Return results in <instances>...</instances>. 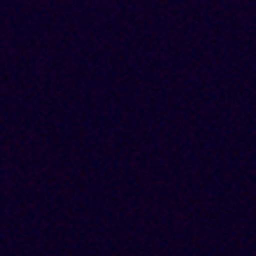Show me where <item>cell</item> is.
Wrapping results in <instances>:
<instances>
[]
</instances>
